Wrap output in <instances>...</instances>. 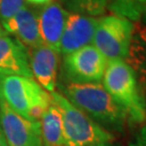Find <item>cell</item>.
Returning a JSON list of instances; mask_svg holds the SVG:
<instances>
[{
    "instance_id": "6da1fadb",
    "label": "cell",
    "mask_w": 146,
    "mask_h": 146,
    "mask_svg": "<svg viewBox=\"0 0 146 146\" xmlns=\"http://www.w3.org/2000/svg\"><path fill=\"white\" fill-rule=\"evenodd\" d=\"M67 100L102 127L122 130L126 120L125 110L100 83H70L61 86Z\"/></svg>"
},
{
    "instance_id": "7a4b0ae2",
    "label": "cell",
    "mask_w": 146,
    "mask_h": 146,
    "mask_svg": "<svg viewBox=\"0 0 146 146\" xmlns=\"http://www.w3.org/2000/svg\"><path fill=\"white\" fill-rule=\"evenodd\" d=\"M103 86L114 101L125 110L132 122L146 119V99L137 73L122 59L108 61L103 76Z\"/></svg>"
},
{
    "instance_id": "3957f363",
    "label": "cell",
    "mask_w": 146,
    "mask_h": 146,
    "mask_svg": "<svg viewBox=\"0 0 146 146\" xmlns=\"http://www.w3.org/2000/svg\"><path fill=\"white\" fill-rule=\"evenodd\" d=\"M1 90L8 106L27 120L41 122L52 104L51 94L34 78L19 75L1 77Z\"/></svg>"
},
{
    "instance_id": "277c9868",
    "label": "cell",
    "mask_w": 146,
    "mask_h": 146,
    "mask_svg": "<svg viewBox=\"0 0 146 146\" xmlns=\"http://www.w3.org/2000/svg\"><path fill=\"white\" fill-rule=\"evenodd\" d=\"M52 102L60 111L63 135L68 146H92L110 143L114 137L67 100L61 93H50Z\"/></svg>"
},
{
    "instance_id": "5b68a950",
    "label": "cell",
    "mask_w": 146,
    "mask_h": 146,
    "mask_svg": "<svg viewBox=\"0 0 146 146\" xmlns=\"http://www.w3.org/2000/svg\"><path fill=\"white\" fill-rule=\"evenodd\" d=\"M133 35V23L116 15L98 19L94 40L95 46L107 61L128 56Z\"/></svg>"
},
{
    "instance_id": "8992f818",
    "label": "cell",
    "mask_w": 146,
    "mask_h": 146,
    "mask_svg": "<svg viewBox=\"0 0 146 146\" xmlns=\"http://www.w3.org/2000/svg\"><path fill=\"white\" fill-rule=\"evenodd\" d=\"M107 63L101 52L89 45L64 55L62 72L70 83H99L104 76Z\"/></svg>"
},
{
    "instance_id": "52a82bcc",
    "label": "cell",
    "mask_w": 146,
    "mask_h": 146,
    "mask_svg": "<svg viewBox=\"0 0 146 146\" xmlns=\"http://www.w3.org/2000/svg\"><path fill=\"white\" fill-rule=\"evenodd\" d=\"M1 127L8 146H42L41 122L27 120L0 104Z\"/></svg>"
},
{
    "instance_id": "ba28073f",
    "label": "cell",
    "mask_w": 146,
    "mask_h": 146,
    "mask_svg": "<svg viewBox=\"0 0 146 146\" xmlns=\"http://www.w3.org/2000/svg\"><path fill=\"white\" fill-rule=\"evenodd\" d=\"M97 22L98 19L89 15L76 12L69 13L60 39V53L66 55L91 45Z\"/></svg>"
},
{
    "instance_id": "9c48e42d",
    "label": "cell",
    "mask_w": 146,
    "mask_h": 146,
    "mask_svg": "<svg viewBox=\"0 0 146 146\" xmlns=\"http://www.w3.org/2000/svg\"><path fill=\"white\" fill-rule=\"evenodd\" d=\"M33 78L49 93L56 91L60 52L44 45L27 49Z\"/></svg>"
},
{
    "instance_id": "30bf717a",
    "label": "cell",
    "mask_w": 146,
    "mask_h": 146,
    "mask_svg": "<svg viewBox=\"0 0 146 146\" xmlns=\"http://www.w3.org/2000/svg\"><path fill=\"white\" fill-rule=\"evenodd\" d=\"M1 25L5 32L13 34L16 40L27 49L43 45L39 32L38 11L27 4Z\"/></svg>"
},
{
    "instance_id": "8fae6325",
    "label": "cell",
    "mask_w": 146,
    "mask_h": 146,
    "mask_svg": "<svg viewBox=\"0 0 146 146\" xmlns=\"http://www.w3.org/2000/svg\"><path fill=\"white\" fill-rule=\"evenodd\" d=\"M69 12L54 1L38 11L39 32L43 45L60 52V39Z\"/></svg>"
},
{
    "instance_id": "7c38bea8",
    "label": "cell",
    "mask_w": 146,
    "mask_h": 146,
    "mask_svg": "<svg viewBox=\"0 0 146 146\" xmlns=\"http://www.w3.org/2000/svg\"><path fill=\"white\" fill-rule=\"evenodd\" d=\"M12 75L33 78L27 48L5 34L0 36V77Z\"/></svg>"
},
{
    "instance_id": "4fadbf2b",
    "label": "cell",
    "mask_w": 146,
    "mask_h": 146,
    "mask_svg": "<svg viewBox=\"0 0 146 146\" xmlns=\"http://www.w3.org/2000/svg\"><path fill=\"white\" fill-rule=\"evenodd\" d=\"M41 130L42 146H68L63 135L60 113L53 102L42 118Z\"/></svg>"
},
{
    "instance_id": "5bb4252c",
    "label": "cell",
    "mask_w": 146,
    "mask_h": 146,
    "mask_svg": "<svg viewBox=\"0 0 146 146\" xmlns=\"http://www.w3.org/2000/svg\"><path fill=\"white\" fill-rule=\"evenodd\" d=\"M126 59L135 72L139 73L141 76V88L144 86L146 87V44L135 34L132 35L131 46Z\"/></svg>"
},
{
    "instance_id": "9a60e30c",
    "label": "cell",
    "mask_w": 146,
    "mask_h": 146,
    "mask_svg": "<svg viewBox=\"0 0 146 146\" xmlns=\"http://www.w3.org/2000/svg\"><path fill=\"white\" fill-rule=\"evenodd\" d=\"M112 0H67V7L76 13L99 15L104 13L106 8Z\"/></svg>"
},
{
    "instance_id": "2e32d148",
    "label": "cell",
    "mask_w": 146,
    "mask_h": 146,
    "mask_svg": "<svg viewBox=\"0 0 146 146\" xmlns=\"http://www.w3.org/2000/svg\"><path fill=\"white\" fill-rule=\"evenodd\" d=\"M26 4V0H0V22L12 18Z\"/></svg>"
},
{
    "instance_id": "e0dca14e",
    "label": "cell",
    "mask_w": 146,
    "mask_h": 146,
    "mask_svg": "<svg viewBox=\"0 0 146 146\" xmlns=\"http://www.w3.org/2000/svg\"><path fill=\"white\" fill-rule=\"evenodd\" d=\"M133 34H135L146 44V6L142 10L135 25L133 24Z\"/></svg>"
},
{
    "instance_id": "ac0fdd59",
    "label": "cell",
    "mask_w": 146,
    "mask_h": 146,
    "mask_svg": "<svg viewBox=\"0 0 146 146\" xmlns=\"http://www.w3.org/2000/svg\"><path fill=\"white\" fill-rule=\"evenodd\" d=\"M129 146H146V124L139 130Z\"/></svg>"
},
{
    "instance_id": "d6986e66",
    "label": "cell",
    "mask_w": 146,
    "mask_h": 146,
    "mask_svg": "<svg viewBox=\"0 0 146 146\" xmlns=\"http://www.w3.org/2000/svg\"><path fill=\"white\" fill-rule=\"evenodd\" d=\"M27 3L36 6H45L47 4H50L54 0H26Z\"/></svg>"
},
{
    "instance_id": "ffe728a7",
    "label": "cell",
    "mask_w": 146,
    "mask_h": 146,
    "mask_svg": "<svg viewBox=\"0 0 146 146\" xmlns=\"http://www.w3.org/2000/svg\"><path fill=\"white\" fill-rule=\"evenodd\" d=\"M0 146H8L7 142H6L4 134L2 131V127H1V119H0Z\"/></svg>"
},
{
    "instance_id": "44dd1931",
    "label": "cell",
    "mask_w": 146,
    "mask_h": 146,
    "mask_svg": "<svg viewBox=\"0 0 146 146\" xmlns=\"http://www.w3.org/2000/svg\"><path fill=\"white\" fill-rule=\"evenodd\" d=\"M126 1H133V2L139 3V4L146 5V0H126Z\"/></svg>"
},
{
    "instance_id": "7402d4cb",
    "label": "cell",
    "mask_w": 146,
    "mask_h": 146,
    "mask_svg": "<svg viewBox=\"0 0 146 146\" xmlns=\"http://www.w3.org/2000/svg\"><path fill=\"white\" fill-rule=\"evenodd\" d=\"M3 101V96H2V90H1V77H0V104Z\"/></svg>"
},
{
    "instance_id": "603a6c76",
    "label": "cell",
    "mask_w": 146,
    "mask_h": 146,
    "mask_svg": "<svg viewBox=\"0 0 146 146\" xmlns=\"http://www.w3.org/2000/svg\"><path fill=\"white\" fill-rule=\"evenodd\" d=\"M92 146H112V145H110V143H101V144H95Z\"/></svg>"
},
{
    "instance_id": "cb8c5ba5",
    "label": "cell",
    "mask_w": 146,
    "mask_h": 146,
    "mask_svg": "<svg viewBox=\"0 0 146 146\" xmlns=\"http://www.w3.org/2000/svg\"><path fill=\"white\" fill-rule=\"evenodd\" d=\"M6 32H4V30L2 29V27H1V25H0V36H2V35H5Z\"/></svg>"
}]
</instances>
